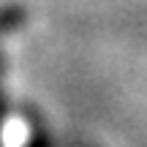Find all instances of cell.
<instances>
[{
  "instance_id": "cell-1",
  "label": "cell",
  "mask_w": 147,
  "mask_h": 147,
  "mask_svg": "<svg viewBox=\"0 0 147 147\" xmlns=\"http://www.w3.org/2000/svg\"><path fill=\"white\" fill-rule=\"evenodd\" d=\"M27 22V8L25 5H3L0 8V36L16 30Z\"/></svg>"
},
{
  "instance_id": "cell-2",
  "label": "cell",
  "mask_w": 147,
  "mask_h": 147,
  "mask_svg": "<svg viewBox=\"0 0 147 147\" xmlns=\"http://www.w3.org/2000/svg\"><path fill=\"white\" fill-rule=\"evenodd\" d=\"M0 147H3V104H0Z\"/></svg>"
},
{
  "instance_id": "cell-3",
  "label": "cell",
  "mask_w": 147,
  "mask_h": 147,
  "mask_svg": "<svg viewBox=\"0 0 147 147\" xmlns=\"http://www.w3.org/2000/svg\"><path fill=\"white\" fill-rule=\"evenodd\" d=\"M0 74H3V55H0Z\"/></svg>"
}]
</instances>
